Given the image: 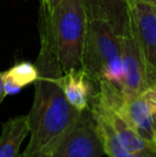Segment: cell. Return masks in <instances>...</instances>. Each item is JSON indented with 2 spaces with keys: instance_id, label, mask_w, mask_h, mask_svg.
Masks as SVG:
<instances>
[{
  "instance_id": "1",
  "label": "cell",
  "mask_w": 156,
  "mask_h": 157,
  "mask_svg": "<svg viewBox=\"0 0 156 157\" xmlns=\"http://www.w3.org/2000/svg\"><path fill=\"white\" fill-rule=\"evenodd\" d=\"M41 50L36 59L38 78L34 81V99L27 114L30 140L24 154L50 150L79 118L81 111L69 103L62 88L60 68L47 33L40 28Z\"/></svg>"
},
{
  "instance_id": "2",
  "label": "cell",
  "mask_w": 156,
  "mask_h": 157,
  "mask_svg": "<svg viewBox=\"0 0 156 157\" xmlns=\"http://www.w3.org/2000/svg\"><path fill=\"white\" fill-rule=\"evenodd\" d=\"M87 27L81 0H63L50 15L41 10L40 28L47 33L63 74L81 68Z\"/></svg>"
},
{
  "instance_id": "3",
  "label": "cell",
  "mask_w": 156,
  "mask_h": 157,
  "mask_svg": "<svg viewBox=\"0 0 156 157\" xmlns=\"http://www.w3.org/2000/svg\"><path fill=\"white\" fill-rule=\"evenodd\" d=\"M81 68L93 81L108 80L123 90L120 36L105 21H88Z\"/></svg>"
},
{
  "instance_id": "4",
  "label": "cell",
  "mask_w": 156,
  "mask_h": 157,
  "mask_svg": "<svg viewBox=\"0 0 156 157\" xmlns=\"http://www.w3.org/2000/svg\"><path fill=\"white\" fill-rule=\"evenodd\" d=\"M51 157H102L105 149L101 132L89 109L76 120L51 149Z\"/></svg>"
},
{
  "instance_id": "5",
  "label": "cell",
  "mask_w": 156,
  "mask_h": 157,
  "mask_svg": "<svg viewBox=\"0 0 156 157\" xmlns=\"http://www.w3.org/2000/svg\"><path fill=\"white\" fill-rule=\"evenodd\" d=\"M133 33L143 56L149 87L156 83V12L154 6L135 3L131 9Z\"/></svg>"
},
{
  "instance_id": "6",
  "label": "cell",
  "mask_w": 156,
  "mask_h": 157,
  "mask_svg": "<svg viewBox=\"0 0 156 157\" xmlns=\"http://www.w3.org/2000/svg\"><path fill=\"white\" fill-rule=\"evenodd\" d=\"M121 59L124 72L123 94L126 97L141 95L149 88L143 56L134 33L120 36Z\"/></svg>"
},
{
  "instance_id": "7",
  "label": "cell",
  "mask_w": 156,
  "mask_h": 157,
  "mask_svg": "<svg viewBox=\"0 0 156 157\" xmlns=\"http://www.w3.org/2000/svg\"><path fill=\"white\" fill-rule=\"evenodd\" d=\"M88 21L109 23L119 36L133 33L131 8L127 0H81Z\"/></svg>"
},
{
  "instance_id": "8",
  "label": "cell",
  "mask_w": 156,
  "mask_h": 157,
  "mask_svg": "<svg viewBox=\"0 0 156 157\" xmlns=\"http://www.w3.org/2000/svg\"><path fill=\"white\" fill-rule=\"evenodd\" d=\"M119 114L144 141L150 144H155L151 106L143 95L125 97Z\"/></svg>"
},
{
  "instance_id": "9",
  "label": "cell",
  "mask_w": 156,
  "mask_h": 157,
  "mask_svg": "<svg viewBox=\"0 0 156 157\" xmlns=\"http://www.w3.org/2000/svg\"><path fill=\"white\" fill-rule=\"evenodd\" d=\"M62 88L69 103L75 109L82 111L89 107L96 89V82L82 68L72 70L63 74Z\"/></svg>"
},
{
  "instance_id": "10",
  "label": "cell",
  "mask_w": 156,
  "mask_h": 157,
  "mask_svg": "<svg viewBox=\"0 0 156 157\" xmlns=\"http://www.w3.org/2000/svg\"><path fill=\"white\" fill-rule=\"evenodd\" d=\"M28 135H30L28 116L14 117L2 123L0 157H21V145Z\"/></svg>"
},
{
  "instance_id": "11",
  "label": "cell",
  "mask_w": 156,
  "mask_h": 157,
  "mask_svg": "<svg viewBox=\"0 0 156 157\" xmlns=\"http://www.w3.org/2000/svg\"><path fill=\"white\" fill-rule=\"evenodd\" d=\"M91 111L100 113L104 116L108 120L112 128L115 129L119 140L129 153H139V152H146V150L152 144L144 141L137 132L134 130L131 126L119 114L117 111H106V110L98 109L95 107H88Z\"/></svg>"
},
{
  "instance_id": "12",
  "label": "cell",
  "mask_w": 156,
  "mask_h": 157,
  "mask_svg": "<svg viewBox=\"0 0 156 157\" xmlns=\"http://www.w3.org/2000/svg\"><path fill=\"white\" fill-rule=\"evenodd\" d=\"M38 78L36 64L19 62L4 72V89L6 95L18 93L21 88L34 82Z\"/></svg>"
},
{
  "instance_id": "13",
  "label": "cell",
  "mask_w": 156,
  "mask_h": 157,
  "mask_svg": "<svg viewBox=\"0 0 156 157\" xmlns=\"http://www.w3.org/2000/svg\"><path fill=\"white\" fill-rule=\"evenodd\" d=\"M91 113L96 122V125H97L98 130L101 132V136H102L105 154L109 157H133L134 153H129L128 151L125 150V147L120 142L115 129L112 128L110 123L108 122V120L100 113H96V112L93 111H91Z\"/></svg>"
},
{
  "instance_id": "14",
  "label": "cell",
  "mask_w": 156,
  "mask_h": 157,
  "mask_svg": "<svg viewBox=\"0 0 156 157\" xmlns=\"http://www.w3.org/2000/svg\"><path fill=\"white\" fill-rule=\"evenodd\" d=\"M62 1L63 0H41V10L50 15Z\"/></svg>"
},
{
  "instance_id": "15",
  "label": "cell",
  "mask_w": 156,
  "mask_h": 157,
  "mask_svg": "<svg viewBox=\"0 0 156 157\" xmlns=\"http://www.w3.org/2000/svg\"><path fill=\"white\" fill-rule=\"evenodd\" d=\"M142 95L146 97L151 107H156V83L149 87Z\"/></svg>"
},
{
  "instance_id": "16",
  "label": "cell",
  "mask_w": 156,
  "mask_h": 157,
  "mask_svg": "<svg viewBox=\"0 0 156 157\" xmlns=\"http://www.w3.org/2000/svg\"><path fill=\"white\" fill-rule=\"evenodd\" d=\"M50 150H40L30 154H21V157H51Z\"/></svg>"
},
{
  "instance_id": "17",
  "label": "cell",
  "mask_w": 156,
  "mask_h": 157,
  "mask_svg": "<svg viewBox=\"0 0 156 157\" xmlns=\"http://www.w3.org/2000/svg\"><path fill=\"white\" fill-rule=\"evenodd\" d=\"M6 89H4V73L0 72V105L6 97Z\"/></svg>"
},
{
  "instance_id": "18",
  "label": "cell",
  "mask_w": 156,
  "mask_h": 157,
  "mask_svg": "<svg viewBox=\"0 0 156 157\" xmlns=\"http://www.w3.org/2000/svg\"><path fill=\"white\" fill-rule=\"evenodd\" d=\"M146 157H156V144H152L146 150Z\"/></svg>"
},
{
  "instance_id": "19",
  "label": "cell",
  "mask_w": 156,
  "mask_h": 157,
  "mask_svg": "<svg viewBox=\"0 0 156 157\" xmlns=\"http://www.w3.org/2000/svg\"><path fill=\"white\" fill-rule=\"evenodd\" d=\"M135 3L139 2V3H144L148 4V6H156V0H134Z\"/></svg>"
},
{
  "instance_id": "20",
  "label": "cell",
  "mask_w": 156,
  "mask_h": 157,
  "mask_svg": "<svg viewBox=\"0 0 156 157\" xmlns=\"http://www.w3.org/2000/svg\"><path fill=\"white\" fill-rule=\"evenodd\" d=\"M151 111H152V120L153 125H154V129L156 128V107H151Z\"/></svg>"
},
{
  "instance_id": "21",
  "label": "cell",
  "mask_w": 156,
  "mask_h": 157,
  "mask_svg": "<svg viewBox=\"0 0 156 157\" xmlns=\"http://www.w3.org/2000/svg\"><path fill=\"white\" fill-rule=\"evenodd\" d=\"M127 2H128V4L131 6V8L133 9L134 6H135V1H134V0H127Z\"/></svg>"
},
{
  "instance_id": "22",
  "label": "cell",
  "mask_w": 156,
  "mask_h": 157,
  "mask_svg": "<svg viewBox=\"0 0 156 157\" xmlns=\"http://www.w3.org/2000/svg\"><path fill=\"white\" fill-rule=\"evenodd\" d=\"M154 142H155V144H156V128L154 129Z\"/></svg>"
},
{
  "instance_id": "23",
  "label": "cell",
  "mask_w": 156,
  "mask_h": 157,
  "mask_svg": "<svg viewBox=\"0 0 156 157\" xmlns=\"http://www.w3.org/2000/svg\"><path fill=\"white\" fill-rule=\"evenodd\" d=\"M154 9H155V12H156V6H154Z\"/></svg>"
}]
</instances>
